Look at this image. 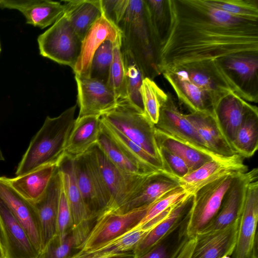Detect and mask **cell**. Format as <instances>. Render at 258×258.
<instances>
[{"instance_id":"obj_45","label":"cell","mask_w":258,"mask_h":258,"mask_svg":"<svg viewBox=\"0 0 258 258\" xmlns=\"http://www.w3.org/2000/svg\"><path fill=\"white\" fill-rule=\"evenodd\" d=\"M78 247L77 240L72 232L61 241L56 235L45 246L38 258H69Z\"/></svg>"},{"instance_id":"obj_31","label":"cell","mask_w":258,"mask_h":258,"mask_svg":"<svg viewBox=\"0 0 258 258\" xmlns=\"http://www.w3.org/2000/svg\"><path fill=\"white\" fill-rule=\"evenodd\" d=\"M100 121L101 131L144 172L152 173L164 171L163 163L161 161L150 155L101 116Z\"/></svg>"},{"instance_id":"obj_29","label":"cell","mask_w":258,"mask_h":258,"mask_svg":"<svg viewBox=\"0 0 258 258\" xmlns=\"http://www.w3.org/2000/svg\"><path fill=\"white\" fill-rule=\"evenodd\" d=\"M194 195H188L175 204L168 215L150 230L133 251L136 258L148 252L163 236L183 221L190 213Z\"/></svg>"},{"instance_id":"obj_8","label":"cell","mask_w":258,"mask_h":258,"mask_svg":"<svg viewBox=\"0 0 258 258\" xmlns=\"http://www.w3.org/2000/svg\"><path fill=\"white\" fill-rule=\"evenodd\" d=\"M151 205L124 213H118L110 210L103 211L95 218L94 225L77 250L89 251L134 229L144 218Z\"/></svg>"},{"instance_id":"obj_47","label":"cell","mask_w":258,"mask_h":258,"mask_svg":"<svg viewBox=\"0 0 258 258\" xmlns=\"http://www.w3.org/2000/svg\"><path fill=\"white\" fill-rule=\"evenodd\" d=\"M158 148L165 172L178 179L189 172L187 164L181 158L163 147Z\"/></svg>"},{"instance_id":"obj_1","label":"cell","mask_w":258,"mask_h":258,"mask_svg":"<svg viewBox=\"0 0 258 258\" xmlns=\"http://www.w3.org/2000/svg\"><path fill=\"white\" fill-rule=\"evenodd\" d=\"M169 22L157 54L159 75L182 65L258 54V20L231 15L206 0H167Z\"/></svg>"},{"instance_id":"obj_24","label":"cell","mask_w":258,"mask_h":258,"mask_svg":"<svg viewBox=\"0 0 258 258\" xmlns=\"http://www.w3.org/2000/svg\"><path fill=\"white\" fill-rule=\"evenodd\" d=\"M180 186L178 178L164 171L151 174L133 197L114 211L124 213L152 204L169 191Z\"/></svg>"},{"instance_id":"obj_51","label":"cell","mask_w":258,"mask_h":258,"mask_svg":"<svg viewBox=\"0 0 258 258\" xmlns=\"http://www.w3.org/2000/svg\"><path fill=\"white\" fill-rule=\"evenodd\" d=\"M258 236L256 234L251 250L250 258H258Z\"/></svg>"},{"instance_id":"obj_28","label":"cell","mask_w":258,"mask_h":258,"mask_svg":"<svg viewBox=\"0 0 258 258\" xmlns=\"http://www.w3.org/2000/svg\"><path fill=\"white\" fill-rule=\"evenodd\" d=\"M185 116L211 153L220 158H230L237 154L222 134L213 115L190 112Z\"/></svg>"},{"instance_id":"obj_2","label":"cell","mask_w":258,"mask_h":258,"mask_svg":"<svg viewBox=\"0 0 258 258\" xmlns=\"http://www.w3.org/2000/svg\"><path fill=\"white\" fill-rule=\"evenodd\" d=\"M77 104L56 117L47 116L19 163L16 176L23 175L46 165L59 162L73 127Z\"/></svg>"},{"instance_id":"obj_49","label":"cell","mask_w":258,"mask_h":258,"mask_svg":"<svg viewBox=\"0 0 258 258\" xmlns=\"http://www.w3.org/2000/svg\"><path fill=\"white\" fill-rule=\"evenodd\" d=\"M69 258H136L133 252L125 253L121 254L105 256H97L92 253L78 250L76 253L72 254Z\"/></svg>"},{"instance_id":"obj_50","label":"cell","mask_w":258,"mask_h":258,"mask_svg":"<svg viewBox=\"0 0 258 258\" xmlns=\"http://www.w3.org/2000/svg\"><path fill=\"white\" fill-rule=\"evenodd\" d=\"M195 244V237L190 238L185 244L176 258H190Z\"/></svg>"},{"instance_id":"obj_9","label":"cell","mask_w":258,"mask_h":258,"mask_svg":"<svg viewBox=\"0 0 258 258\" xmlns=\"http://www.w3.org/2000/svg\"><path fill=\"white\" fill-rule=\"evenodd\" d=\"M238 174L223 175L204 185L194 194V202L187 226L189 237L202 232L214 219L226 192Z\"/></svg>"},{"instance_id":"obj_15","label":"cell","mask_w":258,"mask_h":258,"mask_svg":"<svg viewBox=\"0 0 258 258\" xmlns=\"http://www.w3.org/2000/svg\"><path fill=\"white\" fill-rule=\"evenodd\" d=\"M0 240L6 258H38L25 229L1 200Z\"/></svg>"},{"instance_id":"obj_37","label":"cell","mask_w":258,"mask_h":258,"mask_svg":"<svg viewBox=\"0 0 258 258\" xmlns=\"http://www.w3.org/2000/svg\"><path fill=\"white\" fill-rule=\"evenodd\" d=\"M106 84L114 93L117 100L127 98L121 50V34L113 42V57Z\"/></svg>"},{"instance_id":"obj_41","label":"cell","mask_w":258,"mask_h":258,"mask_svg":"<svg viewBox=\"0 0 258 258\" xmlns=\"http://www.w3.org/2000/svg\"><path fill=\"white\" fill-rule=\"evenodd\" d=\"M124 67L127 99L144 112L141 94V88L144 78L131 55L121 49Z\"/></svg>"},{"instance_id":"obj_53","label":"cell","mask_w":258,"mask_h":258,"mask_svg":"<svg viewBox=\"0 0 258 258\" xmlns=\"http://www.w3.org/2000/svg\"><path fill=\"white\" fill-rule=\"evenodd\" d=\"M4 160H5V158H4L3 154L0 149V161H4Z\"/></svg>"},{"instance_id":"obj_39","label":"cell","mask_w":258,"mask_h":258,"mask_svg":"<svg viewBox=\"0 0 258 258\" xmlns=\"http://www.w3.org/2000/svg\"><path fill=\"white\" fill-rule=\"evenodd\" d=\"M141 94L144 113L155 125L158 119L160 108L168 98V94L161 89L153 80L148 78H144L143 80Z\"/></svg>"},{"instance_id":"obj_44","label":"cell","mask_w":258,"mask_h":258,"mask_svg":"<svg viewBox=\"0 0 258 258\" xmlns=\"http://www.w3.org/2000/svg\"><path fill=\"white\" fill-rule=\"evenodd\" d=\"M188 195L190 194L180 186L169 191L152 204L144 218L135 228L142 227Z\"/></svg>"},{"instance_id":"obj_54","label":"cell","mask_w":258,"mask_h":258,"mask_svg":"<svg viewBox=\"0 0 258 258\" xmlns=\"http://www.w3.org/2000/svg\"><path fill=\"white\" fill-rule=\"evenodd\" d=\"M221 258H231V257H230V256L225 255V256H223V257H222Z\"/></svg>"},{"instance_id":"obj_33","label":"cell","mask_w":258,"mask_h":258,"mask_svg":"<svg viewBox=\"0 0 258 258\" xmlns=\"http://www.w3.org/2000/svg\"><path fill=\"white\" fill-rule=\"evenodd\" d=\"M158 147H163L181 158L187 164L189 172L212 159L220 158L201 150L155 127Z\"/></svg>"},{"instance_id":"obj_19","label":"cell","mask_w":258,"mask_h":258,"mask_svg":"<svg viewBox=\"0 0 258 258\" xmlns=\"http://www.w3.org/2000/svg\"><path fill=\"white\" fill-rule=\"evenodd\" d=\"M120 34L119 28L103 15L82 41L80 55L73 69L75 76L90 78L91 63L96 50L104 41H114Z\"/></svg>"},{"instance_id":"obj_12","label":"cell","mask_w":258,"mask_h":258,"mask_svg":"<svg viewBox=\"0 0 258 258\" xmlns=\"http://www.w3.org/2000/svg\"><path fill=\"white\" fill-rule=\"evenodd\" d=\"M257 168L237 174L223 199L217 214L201 232L206 233L224 229L237 221L243 206L248 184L257 179Z\"/></svg>"},{"instance_id":"obj_5","label":"cell","mask_w":258,"mask_h":258,"mask_svg":"<svg viewBox=\"0 0 258 258\" xmlns=\"http://www.w3.org/2000/svg\"><path fill=\"white\" fill-rule=\"evenodd\" d=\"M174 69L180 71L192 83L207 93L213 101L215 107L221 99L230 93L236 94L246 101L251 102L219 60L184 64Z\"/></svg>"},{"instance_id":"obj_16","label":"cell","mask_w":258,"mask_h":258,"mask_svg":"<svg viewBox=\"0 0 258 258\" xmlns=\"http://www.w3.org/2000/svg\"><path fill=\"white\" fill-rule=\"evenodd\" d=\"M242 157L238 154L230 158H218L207 162L189 172L179 182L188 194L194 195L206 184L226 174H238L248 171Z\"/></svg>"},{"instance_id":"obj_55","label":"cell","mask_w":258,"mask_h":258,"mask_svg":"<svg viewBox=\"0 0 258 258\" xmlns=\"http://www.w3.org/2000/svg\"><path fill=\"white\" fill-rule=\"evenodd\" d=\"M1 43H0V53H1Z\"/></svg>"},{"instance_id":"obj_18","label":"cell","mask_w":258,"mask_h":258,"mask_svg":"<svg viewBox=\"0 0 258 258\" xmlns=\"http://www.w3.org/2000/svg\"><path fill=\"white\" fill-rule=\"evenodd\" d=\"M154 126L201 150L211 153L194 125L185 114L179 111L169 94L168 98L160 108L158 119Z\"/></svg>"},{"instance_id":"obj_26","label":"cell","mask_w":258,"mask_h":258,"mask_svg":"<svg viewBox=\"0 0 258 258\" xmlns=\"http://www.w3.org/2000/svg\"><path fill=\"white\" fill-rule=\"evenodd\" d=\"M61 184V177L57 168L45 194L38 201L33 203L40 222L43 249L56 235Z\"/></svg>"},{"instance_id":"obj_23","label":"cell","mask_w":258,"mask_h":258,"mask_svg":"<svg viewBox=\"0 0 258 258\" xmlns=\"http://www.w3.org/2000/svg\"><path fill=\"white\" fill-rule=\"evenodd\" d=\"M255 106L234 93L225 96L216 105L214 116L222 134L231 147L245 116Z\"/></svg>"},{"instance_id":"obj_34","label":"cell","mask_w":258,"mask_h":258,"mask_svg":"<svg viewBox=\"0 0 258 258\" xmlns=\"http://www.w3.org/2000/svg\"><path fill=\"white\" fill-rule=\"evenodd\" d=\"M190 213L163 236L148 252L137 258H176L190 238L187 234V226Z\"/></svg>"},{"instance_id":"obj_21","label":"cell","mask_w":258,"mask_h":258,"mask_svg":"<svg viewBox=\"0 0 258 258\" xmlns=\"http://www.w3.org/2000/svg\"><path fill=\"white\" fill-rule=\"evenodd\" d=\"M238 220L224 229L196 235L190 258H221L232 255L236 242Z\"/></svg>"},{"instance_id":"obj_43","label":"cell","mask_w":258,"mask_h":258,"mask_svg":"<svg viewBox=\"0 0 258 258\" xmlns=\"http://www.w3.org/2000/svg\"><path fill=\"white\" fill-rule=\"evenodd\" d=\"M113 42L106 40L96 50L91 63L90 78L107 83L113 57Z\"/></svg>"},{"instance_id":"obj_27","label":"cell","mask_w":258,"mask_h":258,"mask_svg":"<svg viewBox=\"0 0 258 258\" xmlns=\"http://www.w3.org/2000/svg\"><path fill=\"white\" fill-rule=\"evenodd\" d=\"M100 131V116L76 118L64 148L65 156L74 160L87 153L97 144Z\"/></svg>"},{"instance_id":"obj_36","label":"cell","mask_w":258,"mask_h":258,"mask_svg":"<svg viewBox=\"0 0 258 258\" xmlns=\"http://www.w3.org/2000/svg\"><path fill=\"white\" fill-rule=\"evenodd\" d=\"M151 230L142 228H134L126 233L86 252L97 256H105L133 252L139 242Z\"/></svg>"},{"instance_id":"obj_40","label":"cell","mask_w":258,"mask_h":258,"mask_svg":"<svg viewBox=\"0 0 258 258\" xmlns=\"http://www.w3.org/2000/svg\"><path fill=\"white\" fill-rule=\"evenodd\" d=\"M109 160L120 170L134 174H147L131 161L101 130L96 144Z\"/></svg>"},{"instance_id":"obj_4","label":"cell","mask_w":258,"mask_h":258,"mask_svg":"<svg viewBox=\"0 0 258 258\" xmlns=\"http://www.w3.org/2000/svg\"><path fill=\"white\" fill-rule=\"evenodd\" d=\"M101 117L162 163L155 139L154 125L144 112L127 98L118 100L115 107Z\"/></svg>"},{"instance_id":"obj_30","label":"cell","mask_w":258,"mask_h":258,"mask_svg":"<svg viewBox=\"0 0 258 258\" xmlns=\"http://www.w3.org/2000/svg\"><path fill=\"white\" fill-rule=\"evenodd\" d=\"M59 162L46 165L23 175L8 178V181L22 196L35 203L45 194Z\"/></svg>"},{"instance_id":"obj_20","label":"cell","mask_w":258,"mask_h":258,"mask_svg":"<svg viewBox=\"0 0 258 258\" xmlns=\"http://www.w3.org/2000/svg\"><path fill=\"white\" fill-rule=\"evenodd\" d=\"M0 8L17 10L27 24L41 29L53 25L65 10L63 4L50 0H0Z\"/></svg>"},{"instance_id":"obj_42","label":"cell","mask_w":258,"mask_h":258,"mask_svg":"<svg viewBox=\"0 0 258 258\" xmlns=\"http://www.w3.org/2000/svg\"><path fill=\"white\" fill-rule=\"evenodd\" d=\"M210 6L231 15L258 20V0H206Z\"/></svg>"},{"instance_id":"obj_38","label":"cell","mask_w":258,"mask_h":258,"mask_svg":"<svg viewBox=\"0 0 258 258\" xmlns=\"http://www.w3.org/2000/svg\"><path fill=\"white\" fill-rule=\"evenodd\" d=\"M144 2L149 26L158 50L168 25L167 2V0H144Z\"/></svg>"},{"instance_id":"obj_35","label":"cell","mask_w":258,"mask_h":258,"mask_svg":"<svg viewBox=\"0 0 258 258\" xmlns=\"http://www.w3.org/2000/svg\"><path fill=\"white\" fill-rule=\"evenodd\" d=\"M242 158L252 157L258 148V109L255 106L245 116L232 144Z\"/></svg>"},{"instance_id":"obj_25","label":"cell","mask_w":258,"mask_h":258,"mask_svg":"<svg viewBox=\"0 0 258 258\" xmlns=\"http://www.w3.org/2000/svg\"><path fill=\"white\" fill-rule=\"evenodd\" d=\"M174 90L178 100L190 112L214 115L215 105L210 96L192 83L178 69L162 74Z\"/></svg>"},{"instance_id":"obj_13","label":"cell","mask_w":258,"mask_h":258,"mask_svg":"<svg viewBox=\"0 0 258 258\" xmlns=\"http://www.w3.org/2000/svg\"><path fill=\"white\" fill-rule=\"evenodd\" d=\"M0 200L28 233L38 252L43 249L40 222L33 204L19 194L6 177H0Z\"/></svg>"},{"instance_id":"obj_48","label":"cell","mask_w":258,"mask_h":258,"mask_svg":"<svg viewBox=\"0 0 258 258\" xmlns=\"http://www.w3.org/2000/svg\"><path fill=\"white\" fill-rule=\"evenodd\" d=\"M104 16L117 27L123 18L129 0H101Z\"/></svg>"},{"instance_id":"obj_32","label":"cell","mask_w":258,"mask_h":258,"mask_svg":"<svg viewBox=\"0 0 258 258\" xmlns=\"http://www.w3.org/2000/svg\"><path fill=\"white\" fill-rule=\"evenodd\" d=\"M67 17L82 40L94 24L103 15L101 0L63 1Z\"/></svg>"},{"instance_id":"obj_10","label":"cell","mask_w":258,"mask_h":258,"mask_svg":"<svg viewBox=\"0 0 258 258\" xmlns=\"http://www.w3.org/2000/svg\"><path fill=\"white\" fill-rule=\"evenodd\" d=\"M90 150L110 196V204L106 210L114 211L131 199L152 174L126 173L111 162L96 144Z\"/></svg>"},{"instance_id":"obj_6","label":"cell","mask_w":258,"mask_h":258,"mask_svg":"<svg viewBox=\"0 0 258 258\" xmlns=\"http://www.w3.org/2000/svg\"><path fill=\"white\" fill-rule=\"evenodd\" d=\"M37 42L42 56L74 69L82 40L64 14L38 37Z\"/></svg>"},{"instance_id":"obj_11","label":"cell","mask_w":258,"mask_h":258,"mask_svg":"<svg viewBox=\"0 0 258 258\" xmlns=\"http://www.w3.org/2000/svg\"><path fill=\"white\" fill-rule=\"evenodd\" d=\"M58 170L71 211L72 233L77 240L78 249L87 237L93 218L85 205L80 191L74 160L64 156L58 165Z\"/></svg>"},{"instance_id":"obj_52","label":"cell","mask_w":258,"mask_h":258,"mask_svg":"<svg viewBox=\"0 0 258 258\" xmlns=\"http://www.w3.org/2000/svg\"><path fill=\"white\" fill-rule=\"evenodd\" d=\"M0 258H6L5 251L4 247L0 240Z\"/></svg>"},{"instance_id":"obj_7","label":"cell","mask_w":258,"mask_h":258,"mask_svg":"<svg viewBox=\"0 0 258 258\" xmlns=\"http://www.w3.org/2000/svg\"><path fill=\"white\" fill-rule=\"evenodd\" d=\"M77 183L83 201L93 219L107 210L110 196L95 158L89 150L74 160Z\"/></svg>"},{"instance_id":"obj_3","label":"cell","mask_w":258,"mask_h":258,"mask_svg":"<svg viewBox=\"0 0 258 258\" xmlns=\"http://www.w3.org/2000/svg\"><path fill=\"white\" fill-rule=\"evenodd\" d=\"M121 34V49L131 55L144 78L159 75L156 67L158 47L150 29L144 0H129L117 25Z\"/></svg>"},{"instance_id":"obj_22","label":"cell","mask_w":258,"mask_h":258,"mask_svg":"<svg viewBox=\"0 0 258 258\" xmlns=\"http://www.w3.org/2000/svg\"><path fill=\"white\" fill-rule=\"evenodd\" d=\"M238 86L250 99L257 103L258 54L240 53L219 60Z\"/></svg>"},{"instance_id":"obj_17","label":"cell","mask_w":258,"mask_h":258,"mask_svg":"<svg viewBox=\"0 0 258 258\" xmlns=\"http://www.w3.org/2000/svg\"><path fill=\"white\" fill-rule=\"evenodd\" d=\"M258 181L247 186L245 200L238 220L236 242L232 258H250L251 250L257 234Z\"/></svg>"},{"instance_id":"obj_14","label":"cell","mask_w":258,"mask_h":258,"mask_svg":"<svg viewBox=\"0 0 258 258\" xmlns=\"http://www.w3.org/2000/svg\"><path fill=\"white\" fill-rule=\"evenodd\" d=\"M77 85V117L99 116L115 107L117 99L107 84L98 79L75 76Z\"/></svg>"},{"instance_id":"obj_46","label":"cell","mask_w":258,"mask_h":258,"mask_svg":"<svg viewBox=\"0 0 258 258\" xmlns=\"http://www.w3.org/2000/svg\"><path fill=\"white\" fill-rule=\"evenodd\" d=\"M72 228L71 211L61 182L57 216L56 235L59 239L62 240L72 232Z\"/></svg>"}]
</instances>
